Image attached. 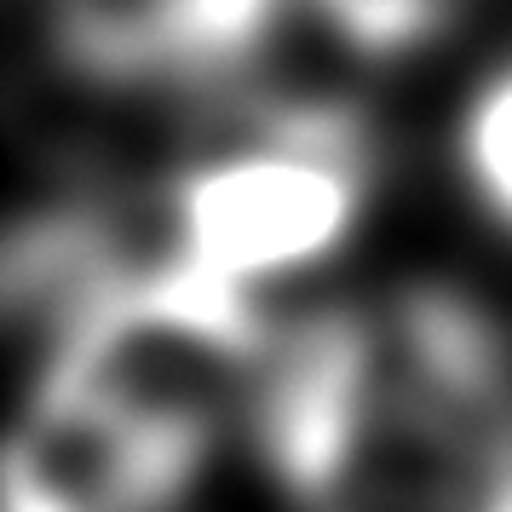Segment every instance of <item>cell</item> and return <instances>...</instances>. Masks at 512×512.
<instances>
[{
	"label": "cell",
	"instance_id": "obj_1",
	"mask_svg": "<svg viewBox=\"0 0 512 512\" xmlns=\"http://www.w3.org/2000/svg\"><path fill=\"white\" fill-rule=\"evenodd\" d=\"M351 185L317 156H236L185 190V242L213 282L277 277L334 248Z\"/></svg>",
	"mask_w": 512,
	"mask_h": 512
},
{
	"label": "cell",
	"instance_id": "obj_2",
	"mask_svg": "<svg viewBox=\"0 0 512 512\" xmlns=\"http://www.w3.org/2000/svg\"><path fill=\"white\" fill-rule=\"evenodd\" d=\"M461 167L466 185L495 213L512 219V75L489 81L484 93L472 98V110L461 121Z\"/></svg>",
	"mask_w": 512,
	"mask_h": 512
}]
</instances>
